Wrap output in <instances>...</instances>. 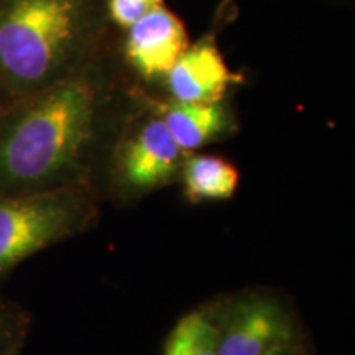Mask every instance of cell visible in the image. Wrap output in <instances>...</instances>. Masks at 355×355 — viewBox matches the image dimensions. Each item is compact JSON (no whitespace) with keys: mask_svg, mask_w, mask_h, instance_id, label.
<instances>
[{"mask_svg":"<svg viewBox=\"0 0 355 355\" xmlns=\"http://www.w3.org/2000/svg\"><path fill=\"white\" fill-rule=\"evenodd\" d=\"M97 92L86 78L43 87L0 133V188L24 193L58 188L94 135Z\"/></svg>","mask_w":355,"mask_h":355,"instance_id":"6da1fadb","label":"cell"},{"mask_svg":"<svg viewBox=\"0 0 355 355\" xmlns=\"http://www.w3.org/2000/svg\"><path fill=\"white\" fill-rule=\"evenodd\" d=\"M91 21V0H6L0 6V76L17 89L60 81Z\"/></svg>","mask_w":355,"mask_h":355,"instance_id":"7a4b0ae2","label":"cell"},{"mask_svg":"<svg viewBox=\"0 0 355 355\" xmlns=\"http://www.w3.org/2000/svg\"><path fill=\"white\" fill-rule=\"evenodd\" d=\"M92 211L69 186L0 194V279L17 265L76 234Z\"/></svg>","mask_w":355,"mask_h":355,"instance_id":"3957f363","label":"cell"},{"mask_svg":"<svg viewBox=\"0 0 355 355\" xmlns=\"http://www.w3.org/2000/svg\"><path fill=\"white\" fill-rule=\"evenodd\" d=\"M219 355H266L301 343L288 311L270 296L254 295L217 314Z\"/></svg>","mask_w":355,"mask_h":355,"instance_id":"277c9868","label":"cell"},{"mask_svg":"<svg viewBox=\"0 0 355 355\" xmlns=\"http://www.w3.org/2000/svg\"><path fill=\"white\" fill-rule=\"evenodd\" d=\"M183 150L178 146L162 119H150L140 125L119 159V175L133 191H152L171 183L181 168Z\"/></svg>","mask_w":355,"mask_h":355,"instance_id":"5b68a950","label":"cell"},{"mask_svg":"<svg viewBox=\"0 0 355 355\" xmlns=\"http://www.w3.org/2000/svg\"><path fill=\"white\" fill-rule=\"evenodd\" d=\"M188 48L189 38L183 21L163 6L127 28L125 56L146 81L166 76Z\"/></svg>","mask_w":355,"mask_h":355,"instance_id":"8992f818","label":"cell"},{"mask_svg":"<svg viewBox=\"0 0 355 355\" xmlns=\"http://www.w3.org/2000/svg\"><path fill=\"white\" fill-rule=\"evenodd\" d=\"M165 78L173 101L184 104L220 102L230 84L241 79L229 69L214 40L209 38L189 44Z\"/></svg>","mask_w":355,"mask_h":355,"instance_id":"52a82bcc","label":"cell"},{"mask_svg":"<svg viewBox=\"0 0 355 355\" xmlns=\"http://www.w3.org/2000/svg\"><path fill=\"white\" fill-rule=\"evenodd\" d=\"M165 122L171 137L184 152L201 148L229 130V117L220 102L214 104H184L173 102L163 110Z\"/></svg>","mask_w":355,"mask_h":355,"instance_id":"ba28073f","label":"cell"},{"mask_svg":"<svg viewBox=\"0 0 355 355\" xmlns=\"http://www.w3.org/2000/svg\"><path fill=\"white\" fill-rule=\"evenodd\" d=\"M184 194L191 202L225 201L235 194L239 170L216 155H194L183 163Z\"/></svg>","mask_w":355,"mask_h":355,"instance_id":"9c48e42d","label":"cell"},{"mask_svg":"<svg viewBox=\"0 0 355 355\" xmlns=\"http://www.w3.org/2000/svg\"><path fill=\"white\" fill-rule=\"evenodd\" d=\"M219 324L211 309L191 311L168 336L163 355H219Z\"/></svg>","mask_w":355,"mask_h":355,"instance_id":"30bf717a","label":"cell"},{"mask_svg":"<svg viewBox=\"0 0 355 355\" xmlns=\"http://www.w3.org/2000/svg\"><path fill=\"white\" fill-rule=\"evenodd\" d=\"M28 321L19 309L0 303V355H10L21 350L26 337Z\"/></svg>","mask_w":355,"mask_h":355,"instance_id":"8fae6325","label":"cell"},{"mask_svg":"<svg viewBox=\"0 0 355 355\" xmlns=\"http://www.w3.org/2000/svg\"><path fill=\"white\" fill-rule=\"evenodd\" d=\"M162 6L163 0H107L110 19L115 25L125 30L146 13Z\"/></svg>","mask_w":355,"mask_h":355,"instance_id":"7c38bea8","label":"cell"},{"mask_svg":"<svg viewBox=\"0 0 355 355\" xmlns=\"http://www.w3.org/2000/svg\"><path fill=\"white\" fill-rule=\"evenodd\" d=\"M266 355H308V350H306L303 343H296L291 345H285V347H279Z\"/></svg>","mask_w":355,"mask_h":355,"instance_id":"4fadbf2b","label":"cell"},{"mask_svg":"<svg viewBox=\"0 0 355 355\" xmlns=\"http://www.w3.org/2000/svg\"><path fill=\"white\" fill-rule=\"evenodd\" d=\"M20 352H21V350H17V352H12L10 355H20Z\"/></svg>","mask_w":355,"mask_h":355,"instance_id":"5bb4252c","label":"cell"}]
</instances>
